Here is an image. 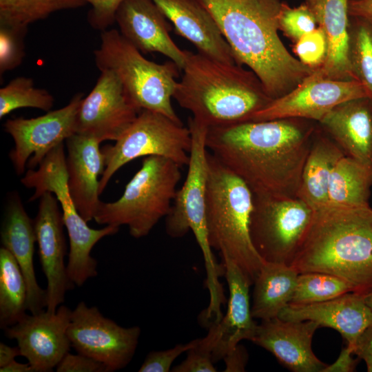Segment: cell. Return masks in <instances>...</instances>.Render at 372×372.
Returning a JSON list of instances; mask_svg holds the SVG:
<instances>
[{
	"label": "cell",
	"mask_w": 372,
	"mask_h": 372,
	"mask_svg": "<svg viewBox=\"0 0 372 372\" xmlns=\"http://www.w3.org/2000/svg\"><path fill=\"white\" fill-rule=\"evenodd\" d=\"M172 23L176 34L198 52L227 63H237L211 14L197 0H152Z\"/></svg>",
	"instance_id": "24"
},
{
	"label": "cell",
	"mask_w": 372,
	"mask_h": 372,
	"mask_svg": "<svg viewBox=\"0 0 372 372\" xmlns=\"http://www.w3.org/2000/svg\"><path fill=\"white\" fill-rule=\"evenodd\" d=\"M298 275L291 265L264 262L253 284L254 318L265 320L278 317L291 301Z\"/></svg>",
	"instance_id": "28"
},
{
	"label": "cell",
	"mask_w": 372,
	"mask_h": 372,
	"mask_svg": "<svg viewBox=\"0 0 372 372\" xmlns=\"http://www.w3.org/2000/svg\"><path fill=\"white\" fill-rule=\"evenodd\" d=\"M364 299L368 306L372 310V289L363 295Z\"/></svg>",
	"instance_id": "48"
},
{
	"label": "cell",
	"mask_w": 372,
	"mask_h": 372,
	"mask_svg": "<svg viewBox=\"0 0 372 372\" xmlns=\"http://www.w3.org/2000/svg\"><path fill=\"white\" fill-rule=\"evenodd\" d=\"M59 203L54 194H42L34 219L39 260L47 282L45 309L51 313L56 311L64 302L66 292L74 287L69 279L65 263L67 244Z\"/></svg>",
	"instance_id": "17"
},
{
	"label": "cell",
	"mask_w": 372,
	"mask_h": 372,
	"mask_svg": "<svg viewBox=\"0 0 372 372\" xmlns=\"http://www.w3.org/2000/svg\"><path fill=\"white\" fill-rule=\"evenodd\" d=\"M290 265L298 272H322L347 282L353 292L372 289V208L327 205L314 210Z\"/></svg>",
	"instance_id": "3"
},
{
	"label": "cell",
	"mask_w": 372,
	"mask_h": 372,
	"mask_svg": "<svg viewBox=\"0 0 372 372\" xmlns=\"http://www.w3.org/2000/svg\"><path fill=\"white\" fill-rule=\"evenodd\" d=\"M313 2V0H306V3L309 5V6H311L312 3Z\"/></svg>",
	"instance_id": "49"
},
{
	"label": "cell",
	"mask_w": 372,
	"mask_h": 372,
	"mask_svg": "<svg viewBox=\"0 0 372 372\" xmlns=\"http://www.w3.org/2000/svg\"><path fill=\"white\" fill-rule=\"evenodd\" d=\"M197 345L189 350L187 352L186 358L180 364L174 366L171 371L173 372L217 371L211 355L200 350Z\"/></svg>",
	"instance_id": "41"
},
{
	"label": "cell",
	"mask_w": 372,
	"mask_h": 372,
	"mask_svg": "<svg viewBox=\"0 0 372 372\" xmlns=\"http://www.w3.org/2000/svg\"><path fill=\"white\" fill-rule=\"evenodd\" d=\"M192 146L186 178L177 189L169 213L165 230L172 238H180L191 230L196 240L207 238L206 199L208 179V127L192 118L189 119Z\"/></svg>",
	"instance_id": "13"
},
{
	"label": "cell",
	"mask_w": 372,
	"mask_h": 372,
	"mask_svg": "<svg viewBox=\"0 0 372 372\" xmlns=\"http://www.w3.org/2000/svg\"><path fill=\"white\" fill-rule=\"evenodd\" d=\"M278 318L285 320L316 322L319 327L338 331L353 349L362 331L372 324V310L363 295L348 292L329 300L306 304H289Z\"/></svg>",
	"instance_id": "22"
},
{
	"label": "cell",
	"mask_w": 372,
	"mask_h": 372,
	"mask_svg": "<svg viewBox=\"0 0 372 372\" xmlns=\"http://www.w3.org/2000/svg\"><path fill=\"white\" fill-rule=\"evenodd\" d=\"M349 1L313 0L309 6L327 38V58L317 70L327 79H354L349 61Z\"/></svg>",
	"instance_id": "26"
},
{
	"label": "cell",
	"mask_w": 372,
	"mask_h": 372,
	"mask_svg": "<svg viewBox=\"0 0 372 372\" xmlns=\"http://www.w3.org/2000/svg\"><path fill=\"white\" fill-rule=\"evenodd\" d=\"M371 188L372 167L344 155L331 172L327 205H369Z\"/></svg>",
	"instance_id": "29"
},
{
	"label": "cell",
	"mask_w": 372,
	"mask_h": 372,
	"mask_svg": "<svg viewBox=\"0 0 372 372\" xmlns=\"http://www.w3.org/2000/svg\"><path fill=\"white\" fill-rule=\"evenodd\" d=\"M180 168L164 157H145L117 200L100 201L94 220L100 225H126L135 238L147 236L169 211L181 178Z\"/></svg>",
	"instance_id": "7"
},
{
	"label": "cell",
	"mask_w": 372,
	"mask_h": 372,
	"mask_svg": "<svg viewBox=\"0 0 372 372\" xmlns=\"http://www.w3.org/2000/svg\"><path fill=\"white\" fill-rule=\"evenodd\" d=\"M349 61L353 79L372 99V21L350 17Z\"/></svg>",
	"instance_id": "32"
},
{
	"label": "cell",
	"mask_w": 372,
	"mask_h": 372,
	"mask_svg": "<svg viewBox=\"0 0 372 372\" xmlns=\"http://www.w3.org/2000/svg\"><path fill=\"white\" fill-rule=\"evenodd\" d=\"M344 155L318 123L302 169L297 198L313 210L326 206L331 172L338 161Z\"/></svg>",
	"instance_id": "27"
},
{
	"label": "cell",
	"mask_w": 372,
	"mask_h": 372,
	"mask_svg": "<svg viewBox=\"0 0 372 372\" xmlns=\"http://www.w3.org/2000/svg\"><path fill=\"white\" fill-rule=\"evenodd\" d=\"M94 55L98 69L113 72L139 110L157 112L183 123L172 104L181 70L174 62L157 63L147 59L116 29L101 32Z\"/></svg>",
	"instance_id": "6"
},
{
	"label": "cell",
	"mask_w": 372,
	"mask_h": 372,
	"mask_svg": "<svg viewBox=\"0 0 372 372\" xmlns=\"http://www.w3.org/2000/svg\"><path fill=\"white\" fill-rule=\"evenodd\" d=\"M71 313L72 309L62 304L55 313L45 309L26 314L3 329L4 333L17 341L21 355L35 372L52 371L72 347L68 335Z\"/></svg>",
	"instance_id": "16"
},
{
	"label": "cell",
	"mask_w": 372,
	"mask_h": 372,
	"mask_svg": "<svg viewBox=\"0 0 372 372\" xmlns=\"http://www.w3.org/2000/svg\"><path fill=\"white\" fill-rule=\"evenodd\" d=\"M2 247L15 258L28 287V311L37 313L45 308L46 293L38 284L33 256L37 242L34 220L28 215L18 193L10 194L1 226Z\"/></svg>",
	"instance_id": "23"
},
{
	"label": "cell",
	"mask_w": 372,
	"mask_h": 372,
	"mask_svg": "<svg viewBox=\"0 0 372 372\" xmlns=\"http://www.w3.org/2000/svg\"><path fill=\"white\" fill-rule=\"evenodd\" d=\"M222 261L229 291L227 311L218 322L209 326L207 335L200 338L197 345L214 362L223 360L241 340L251 341L258 327L251 314V284L235 263L227 259Z\"/></svg>",
	"instance_id": "18"
},
{
	"label": "cell",
	"mask_w": 372,
	"mask_h": 372,
	"mask_svg": "<svg viewBox=\"0 0 372 372\" xmlns=\"http://www.w3.org/2000/svg\"><path fill=\"white\" fill-rule=\"evenodd\" d=\"M83 93L76 94L64 107L36 118L8 119L4 131L10 134L14 147L9 157L16 173L21 175L37 167L47 154L76 133V118Z\"/></svg>",
	"instance_id": "12"
},
{
	"label": "cell",
	"mask_w": 372,
	"mask_h": 372,
	"mask_svg": "<svg viewBox=\"0 0 372 372\" xmlns=\"http://www.w3.org/2000/svg\"><path fill=\"white\" fill-rule=\"evenodd\" d=\"M346 156L372 167V99L342 103L318 123Z\"/></svg>",
	"instance_id": "25"
},
{
	"label": "cell",
	"mask_w": 372,
	"mask_h": 372,
	"mask_svg": "<svg viewBox=\"0 0 372 372\" xmlns=\"http://www.w3.org/2000/svg\"><path fill=\"white\" fill-rule=\"evenodd\" d=\"M54 96L46 90L34 87L33 79L19 76L0 89V118L12 111L32 107L50 112L54 106Z\"/></svg>",
	"instance_id": "33"
},
{
	"label": "cell",
	"mask_w": 372,
	"mask_h": 372,
	"mask_svg": "<svg viewBox=\"0 0 372 372\" xmlns=\"http://www.w3.org/2000/svg\"><path fill=\"white\" fill-rule=\"evenodd\" d=\"M19 355H21V352L18 346L12 347L0 342V368L7 365Z\"/></svg>",
	"instance_id": "46"
},
{
	"label": "cell",
	"mask_w": 372,
	"mask_h": 372,
	"mask_svg": "<svg viewBox=\"0 0 372 372\" xmlns=\"http://www.w3.org/2000/svg\"><path fill=\"white\" fill-rule=\"evenodd\" d=\"M353 291L344 280L326 273H298L289 304H306L323 302Z\"/></svg>",
	"instance_id": "34"
},
{
	"label": "cell",
	"mask_w": 372,
	"mask_h": 372,
	"mask_svg": "<svg viewBox=\"0 0 372 372\" xmlns=\"http://www.w3.org/2000/svg\"><path fill=\"white\" fill-rule=\"evenodd\" d=\"M28 311V287L15 258L6 248H0V327H10Z\"/></svg>",
	"instance_id": "30"
},
{
	"label": "cell",
	"mask_w": 372,
	"mask_h": 372,
	"mask_svg": "<svg viewBox=\"0 0 372 372\" xmlns=\"http://www.w3.org/2000/svg\"><path fill=\"white\" fill-rule=\"evenodd\" d=\"M28 28L0 25V74L19 66L25 56Z\"/></svg>",
	"instance_id": "36"
},
{
	"label": "cell",
	"mask_w": 372,
	"mask_h": 372,
	"mask_svg": "<svg viewBox=\"0 0 372 372\" xmlns=\"http://www.w3.org/2000/svg\"><path fill=\"white\" fill-rule=\"evenodd\" d=\"M68 188L81 217L94 220L100 203L99 176L105 169V156L101 142L75 133L65 141Z\"/></svg>",
	"instance_id": "21"
},
{
	"label": "cell",
	"mask_w": 372,
	"mask_h": 372,
	"mask_svg": "<svg viewBox=\"0 0 372 372\" xmlns=\"http://www.w3.org/2000/svg\"><path fill=\"white\" fill-rule=\"evenodd\" d=\"M182 71L173 98L207 127L248 121L272 101L254 72L238 63L187 50Z\"/></svg>",
	"instance_id": "4"
},
{
	"label": "cell",
	"mask_w": 372,
	"mask_h": 372,
	"mask_svg": "<svg viewBox=\"0 0 372 372\" xmlns=\"http://www.w3.org/2000/svg\"><path fill=\"white\" fill-rule=\"evenodd\" d=\"M191 146L189 127L161 114L141 110L114 145L101 149L105 156V169L99 181V194L121 167L140 157L161 156L181 167L187 165Z\"/></svg>",
	"instance_id": "9"
},
{
	"label": "cell",
	"mask_w": 372,
	"mask_h": 372,
	"mask_svg": "<svg viewBox=\"0 0 372 372\" xmlns=\"http://www.w3.org/2000/svg\"><path fill=\"white\" fill-rule=\"evenodd\" d=\"M314 210L298 198L254 195L250 218L252 243L264 262L290 265Z\"/></svg>",
	"instance_id": "10"
},
{
	"label": "cell",
	"mask_w": 372,
	"mask_h": 372,
	"mask_svg": "<svg viewBox=\"0 0 372 372\" xmlns=\"http://www.w3.org/2000/svg\"><path fill=\"white\" fill-rule=\"evenodd\" d=\"M85 4L83 0H0V25L28 28L54 12Z\"/></svg>",
	"instance_id": "31"
},
{
	"label": "cell",
	"mask_w": 372,
	"mask_h": 372,
	"mask_svg": "<svg viewBox=\"0 0 372 372\" xmlns=\"http://www.w3.org/2000/svg\"><path fill=\"white\" fill-rule=\"evenodd\" d=\"M138 326L123 327L83 301L72 310L68 335L78 353L97 360L109 372L125 368L133 358L141 335Z\"/></svg>",
	"instance_id": "11"
},
{
	"label": "cell",
	"mask_w": 372,
	"mask_h": 372,
	"mask_svg": "<svg viewBox=\"0 0 372 372\" xmlns=\"http://www.w3.org/2000/svg\"><path fill=\"white\" fill-rule=\"evenodd\" d=\"M317 122L298 118L208 127V151L254 196L296 198Z\"/></svg>",
	"instance_id": "1"
},
{
	"label": "cell",
	"mask_w": 372,
	"mask_h": 372,
	"mask_svg": "<svg viewBox=\"0 0 372 372\" xmlns=\"http://www.w3.org/2000/svg\"><path fill=\"white\" fill-rule=\"evenodd\" d=\"M197 1L214 19L236 63L254 72L272 100L313 72L291 55L279 37L280 0Z\"/></svg>",
	"instance_id": "2"
},
{
	"label": "cell",
	"mask_w": 372,
	"mask_h": 372,
	"mask_svg": "<svg viewBox=\"0 0 372 372\" xmlns=\"http://www.w3.org/2000/svg\"><path fill=\"white\" fill-rule=\"evenodd\" d=\"M318 328L313 321H290L276 317L262 320L251 341L271 353L291 371L323 372L328 364L320 360L311 348Z\"/></svg>",
	"instance_id": "20"
},
{
	"label": "cell",
	"mask_w": 372,
	"mask_h": 372,
	"mask_svg": "<svg viewBox=\"0 0 372 372\" xmlns=\"http://www.w3.org/2000/svg\"><path fill=\"white\" fill-rule=\"evenodd\" d=\"M91 6L87 12V21L97 30H107L115 23L116 10L124 0H83Z\"/></svg>",
	"instance_id": "39"
},
{
	"label": "cell",
	"mask_w": 372,
	"mask_h": 372,
	"mask_svg": "<svg viewBox=\"0 0 372 372\" xmlns=\"http://www.w3.org/2000/svg\"><path fill=\"white\" fill-rule=\"evenodd\" d=\"M254 194L247 184L208 151L206 227L209 244L242 271L251 285L264 261L250 235Z\"/></svg>",
	"instance_id": "5"
},
{
	"label": "cell",
	"mask_w": 372,
	"mask_h": 372,
	"mask_svg": "<svg viewBox=\"0 0 372 372\" xmlns=\"http://www.w3.org/2000/svg\"><path fill=\"white\" fill-rule=\"evenodd\" d=\"M367 96L370 97L360 81L327 79L316 70L298 86L285 95L272 100L253 114L249 121L298 118L318 123L337 105Z\"/></svg>",
	"instance_id": "14"
},
{
	"label": "cell",
	"mask_w": 372,
	"mask_h": 372,
	"mask_svg": "<svg viewBox=\"0 0 372 372\" xmlns=\"http://www.w3.org/2000/svg\"><path fill=\"white\" fill-rule=\"evenodd\" d=\"M21 183L24 187L34 190L30 201L49 192L54 194L59 202L69 236L67 271L72 284L80 287L88 279L97 276L98 263L91 256L92 248L101 239L116 234L119 227L105 225L101 229H92L79 213L68 188L63 143L51 150L37 169H29Z\"/></svg>",
	"instance_id": "8"
},
{
	"label": "cell",
	"mask_w": 372,
	"mask_h": 372,
	"mask_svg": "<svg viewBox=\"0 0 372 372\" xmlns=\"http://www.w3.org/2000/svg\"><path fill=\"white\" fill-rule=\"evenodd\" d=\"M297 59L313 70L321 68L327 58V41L326 36L318 26L302 36L293 45Z\"/></svg>",
	"instance_id": "37"
},
{
	"label": "cell",
	"mask_w": 372,
	"mask_h": 372,
	"mask_svg": "<svg viewBox=\"0 0 372 372\" xmlns=\"http://www.w3.org/2000/svg\"><path fill=\"white\" fill-rule=\"evenodd\" d=\"M349 14L372 21V0H350Z\"/></svg>",
	"instance_id": "45"
},
{
	"label": "cell",
	"mask_w": 372,
	"mask_h": 372,
	"mask_svg": "<svg viewBox=\"0 0 372 372\" xmlns=\"http://www.w3.org/2000/svg\"><path fill=\"white\" fill-rule=\"evenodd\" d=\"M353 349L349 346L343 348L335 362L324 369L323 372H352L358 364V360L353 358Z\"/></svg>",
	"instance_id": "44"
},
{
	"label": "cell",
	"mask_w": 372,
	"mask_h": 372,
	"mask_svg": "<svg viewBox=\"0 0 372 372\" xmlns=\"http://www.w3.org/2000/svg\"><path fill=\"white\" fill-rule=\"evenodd\" d=\"M199 339L192 340L186 344H178L174 347L149 352L138 369L139 372H169L174 360L184 353L196 347Z\"/></svg>",
	"instance_id": "38"
},
{
	"label": "cell",
	"mask_w": 372,
	"mask_h": 372,
	"mask_svg": "<svg viewBox=\"0 0 372 372\" xmlns=\"http://www.w3.org/2000/svg\"><path fill=\"white\" fill-rule=\"evenodd\" d=\"M223 360L225 363L224 371H245L248 360V353L243 346L238 344L225 356Z\"/></svg>",
	"instance_id": "43"
},
{
	"label": "cell",
	"mask_w": 372,
	"mask_h": 372,
	"mask_svg": "<svg viewBox=\"0 0 372 372\" xmlns=\"http://www.w3.org/2000/svg\"><path fill=\"white\" fill-rule=\"evenodd\" d=\"M167 20L152 0H124L115 15L121 35L142 54L160 53L182 70L187 50H181L170 37Z\"/></svg>",
	"instance_id": "19"
},
{
	"label": "cell",
	"mask_w": 372,
	"mask_h": 372,
	"mask_svg": "<svg viewBox=\"0 0 372 372\" xmlns=\"http://www.w3.org/2000/svg\"><path fill=\"white\" fill-rule=\"evenodd\" d=\"M97 81L83 99L76 118V133L101 143L118 140L141 112L130 101L116 76L101 70Z\"/></svg>",
	"instance_id": "15"
},
{
	"label": "cell",
	"mask_w": 372,
	"mask_h": 372,
	"mask_svg": "<svg viewBox=\"0 0 372 372\" xmlns=\"http://www.w3.org/2000/svg\"><path fill=\"white\" fill-rule=\"evenodd\" d=\"M278 23L279 30L294 43L316 29L318 24L313 10L307 3L291 8L282 2Z\"/></svg>",
	"instance_id": "35"
},
{
	"label": "cell",
	"mask_w": 372,
	"mask_h": 372,
	"mask_svg": "<svg viewBox=\"0 0 372 372\" xmlns=\"http://www.w3.org/2000/svg\"><path fill=\"white\" fill-rule=\"evenodd\" d=\"M353 353L365 362L367 371L372 372V324L359 335L353 347Z\"/></svg>",
	"instance_id": "42"
},
{
	"label": "cell",
	"mask_w": 372,
	"mask_h": 372,
	"mask_svg": "<svg viewBox=\"0 0 372 372\" xmlns=\"http://www.w3.org/2000/svg\"><path fill=\"white\" fill-rule=\"evenodd\" d=\"M57 372H109L103 363L81 353H67L56 366Z\"/></svg>",
	"instance_id": "40"
},
{
	"label": "cell",
	"mask_w": 372,
	"mask_h": 372,
	"mask_svg": "<svg viewBox=\"0 0 372 372\" xmlns=\"http://www.w3.org/2000/svg\"><path fill=\"white\" fill-rule=\"evenodd\" d=\"M1 372H35L34 368L28 362L20 363L15 360L0 368Z\"/></svg>",
	"instance_id": "47"
}]
</instances>
